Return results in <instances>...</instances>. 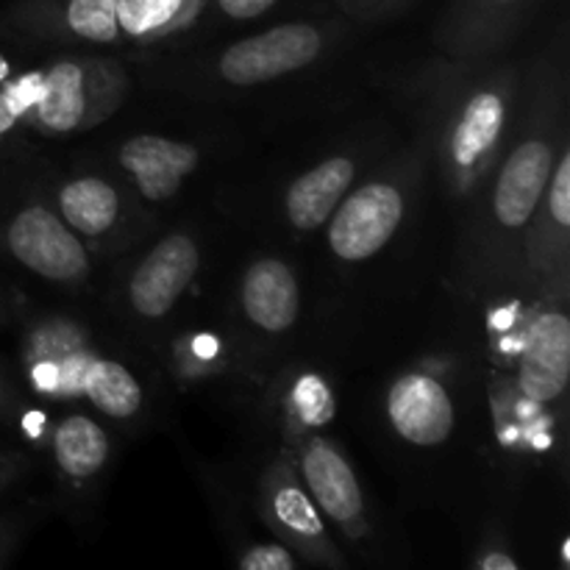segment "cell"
<instances>
[{
	"mask_svg": "<svg viewBox=\"0 0 570 570\" xmlns=\"http://www.w3.org/2000/svg\"><path fill=\"white\" fill-rule=\"evenodd\" d=\"M20 360L42 399L87 401L111 421H131L142 412L145 390L131 367L100 354L87 328L70 317H37L22 334Z\"/></svg>",
	"mask_w": 570,
	"mask_h": 570,
	"instance_id": "cell-1",
	"label": "cell"
},
{
	"mask_svg": "<svg viewBox=\"0 0 570 570\" xmlns=\"http://www.w3.org/2000/svg\"><path fill=\"white\" fill-rule=\"evenodd\" d=\"M443 100L438 104V161L445 184L456 198L476 193L495 170L510 134L515 106L512 67L454 65Z\"/></svg>",
	"mask_w": 570,
	"mask_h": 570,
	"instance_id": "cell-2",
	"label": "cell"
},
{
	"mask_svg": "<svg viewBox=\"0 0 570 570\" xmlns=\"http://www.w3.org/2000/svg\"><path fill=\"white\" fill-rule=\"evenodd\" d=\"M20 126L48 137L89 131L109 120L128 92V72L111 56H56L39 70L6 81Z\"/></svg>",
	"mask_w": 570,
	"mask_h": 570,
	"instance_id": "cell-3",
	"label": "cell"
},
{
	"mask_svg": "<svg viewBox=\"0 0 570 570\" xmlns=\"http://www.w3.org/2000/svg\"><path fill=\"white\" fill-rule=\"evenodd\" d=\"M551 126L554 122L543 111L538 122H532L529 131L518 137L495 170L482 223V259H490L493 265L501 262L507 265L523 250V239L554 170L557 150L566 139L554 137Z\"/></svg>",
	"mask_w": 570,
	"mask_h": 570,
	"instance_id": "cell-4",
	"label": "cell"
},
{
	"mask_svg": "<svg viewBox=\"0 0 570 570\" xmlns=\"http://www.w3.org/2000/svg\"><path fill=\"white\" fill-rule=\"evenodd\" d=\"M417 170V167H415ZM415 170L410 165L390 167L362 187L348 189L328 217V248L345 265L373 259L404 223L410 209Z\"/></svg>",
	"mask_w": 570,
	"mask_h": 570,
	"instance_id": "cell-5",
	"label": "cell"
},
{
	"mask_svg": "<svg viewBox=\"0 0 570 570\" xmlns=\"http://www.w3.org/2000/svg\"><path fill=\"white\" fill-rule=\"evenodd\" d=\"M256 507L278 540L287 543L301 560L323 568H345V557L328 534L326 515L301 482L289 451H282L262 471L256 484Z\"/></svg>",
	"mask_w": 570,
	"mask_h": 570,
	"instance_id": "cell-6",
	"label": "cell"
},
{
	"mask_svg": "<svg viewBox=\"0 0 570 570\" xmlns=\"http://www.w3.org/2000/svg\"><path fill=\"white\" fill-rule=\"evenodd\" d=\"M326 48L328 31L317 22H282L228 45L215 59V72L228 87H256L315 65Z\"/></svg>",
	"mask_w": 570,
	"mask_h": 570,
	"instance_id": "cell-7",
	"label": "cell"
},
{
	"mask_svg": "<svg viewBox=\"0 0 570 570\" xmlns=\"http://www.w3.org/2000/svg\"><path fill=\"white\" fill-rule=\"evenodd\" d=\"M6 248L17 265L50 284L81 287L89 278V248L56 209L45 204H26L6 223Z\"/></svg>",
	"mask_w": 570,
	"mask_h": 570,
	"instance_id": "cell-8",
	"label": "cell"
},
{
	"mask_svg": "<svg viewBox=\"0 0 570 570\" xmlns=\"http://www.w3.org/2000/svg\"><path fill=\"white\" fill-rule=\"evenodd\" d=\"M287 451L326 521H332L348 540H365L371 534L367 501L343 449L321 432L287 445Z\"/></svg>",
	"mask_w": 570,
	"mask_h": 570,
	"instance_id": "cell-9",
	"label": "cell"
},
{
	"mask_svg": "<svg viewBox=\"0 0 570 570\" xmlns=\"http://www.w3.org/2000/svg\"><path fill=\"white\" fill-rule=\"evenodd\" d=\"M200 267L198 239L189 232H170L139 256L126 278V306L139 321H165Z\"/></svg>",
	"mask_w": 570,
	"mask_h": 570,
	"instance_id": "cell-10",
	"label": "cell"
},
{
	"mask_svg": "<svg viewBox=\"0 0 570 570\" xmlns=\"http://www.w3.org/2000/svg\"><path fill=\"white\" fill-rule=\"evenodd\" d=\"M546 301L529 321L518 360L515 387L523 399L551 406L566 395L570 376L568 293H543Z\"/></svg>",
	"mask_w": 570,
	"mask_h": 570,
	"instance_id": "cell-11",
	"label": "cell"
},
{
	"mask_svg": "<svg viewBox=\"0 0 570 570\" xmlns=\"http://www.w3.org/2000/svg\"><path fill=\"white\" fill-rule=\"evenodd\" d=\"M570 243V148L562 139L546 193L523 239L527 273L540 282L543 293H568Z\"/></svg>",
	"mask_w": 570,
	"mask_h": 570,
	"instance_id": "cell-12",
	"label": "cell"
},
{
	"mask_svg": "<svg viewBox=\"0 0 570 570\" xmlns=\"http://www.w3.org/2000/svg\"><path fill=\"white\" fill-rule=\"evenodd\" d=\"M387 421L404 443L438 449L456 429V406L434 373L406 371L387 390Z\"/></svg>",
	"mask_w": 570,
	"mask_h": 570,
	"instance_id": "cell-13",
	"label": "cell"
},
{
	"mask_svg": "<svg viewBox=\"0 0 570 570\" xmlns=\"http://www.w3.org/2000/svg\"><path fill=\"white\" fill-rule=\"evenodd\" d=\"M198 145L161 134H137L117 145V165L131 181L134 193L148 204H165L176 198L184 178L198 167Z\"/></svg>",
	"mask_w": 570,
	"mask_h": 570,
	"instance_id": "cell-14",
	"label": "cell"
},
{
	"mask_svg": "<svg viewBox=\"0 0 570 570\" xmlns=\"http://www.w3.org/2000/svg\"><path fill=\"white\" fill-rule=\"evenodd\" d=\"M11 20L39 39L76 45H120L117 0H22Z\"/></svg>",
	"mask_w": 570,
	"mask_h": 570,
	"instance_id": "cell-15",
	"label": "cell"
},
{
	"mask_svg": "<svg viewBox=\"0 0 570 570\" xmlns=\"http://www.w3.org/2000/svg\"><path fill=\"white\" fill-rule=\"evenodd\" d=\"M532 0H456L440 28V45L454 65L488 61L523 20Z\"/></svg>",
	"mask_w": 570,
	"mask_h": 570,
	"instance_id": "cell-16",
	"label": "cell"
},
{
	"mask_svg": "<svg viewBox=\"0 0 570 570\" xmlns=\"http://www.w3.org/2000/svg\"><path fill=\"white\" fill-rule=\"evenodd\" d=\"M56 215L67 223L72 234L81 237L83 245H104L115 237L128 220L126 193L111 178L81 173L65 178L53 193Z\"/></svg>",
	"mask_w": 570,
	"mask_h": 570,
	"instance_id": "cell-17",
	"label": "cell"
},
{
	"mask_svg": "<svg viewBox=\"0 0 570 570\" xmlns=\"http://www.w3.org/2000/svg\"><path fill=\"white\" fill-rule=\"evenodd\" d=\"M239 309L245 321L267 337L293 332L301 315V287L293 267L278 256L250 262L239 282Z\"/></svg>",
	"mask_w": 570,
	"mask_h": 570,
	"instance_id": "cell-18",
	"label": "cell"
},
{
	"mask_svg": "<svg viewBox=\"0 0 570 570\" xmlns=\"http://www.w3.org/2000/svg\"><path fill=\"white\" fill-rule=\"evenodd\" d=\"M356 173H360V165L348 154H334L301 173L282 200L284 220L289 223V228L298 234H312L326 226L340 200L348 195Z\"/></svg>",
	"mask_w": 570,
	"mask_h": 570,
	"instance_id": "cell-19",
	"label": "cell"
},
{
	"mask_svg": "<svg viewBox=\"0 0 570 570\" xmlns=\"http://www.w3.org/2000/svg\"><path fill=\"white\" fill-rule=\"evenodd\" d=\"M50 454L61 479L76 488L92 482L111 456L109 432L87 412H67L50 434Z\"/></svg>",
	"mask_w": 570,
	"mask_h": 570,
	"instance_id": "cell-20",
	"label": "cell"
},
{
	"mask_svg": "<svg viewBox=\"0 0 570 570\" xmlns=\"http://www.w3.org/2000/svg\"><path fill=\"white\" fill-rule=\"evenodd\" d=\"M337 415V401H334L332 384L317 371H295L278 390V417H282V432L287 445L321 434L332 426Z\"/></svg>",
	"mask_w": 570,
	"mask_h": 570,
	"instance_id": "cell-21",
	"label": "cell"
},
{
	"mask_svg": "<svg viewBox=\"0 0 570 570\" xmlns=\"http://www.w3.org/2000/svg\"><path fill=\"white\" fill-rule=\"evenodd\" d=\"M209 0H117V28L122 42H159L187 31Z\"/></svg>",
	"mask_w": 570,
	"mask_h": 570,
	"instance_id": "cell-22",
	"label": "cell"
},
{
	"mask_svg": "<svg viewBox=\"0 0 570 570\" xmlns=\"http://www.w3.org/2000/svg\"><path fill=\"white\" fill-rule=\"evenodd\" d=\"M301 557L287 543H250L237 557V568L243 570H295L301 568Z\"/></svg>",
	"mask_w": 570,
	"mask_h": 570,
	"instance_id": "cell-23",
	"label": "cell"
},
{
	"mask_svg": "<svg viewBox=\"0 0 570 570\" xmlns=\"http://www.w3.org/2000/svg\"><path fill=\"white\" fill-rule=\"evenodd\" d=\"M217 14L226 20H256V17L267 14L278 0H212Z\"/></svg>",
	"mask_w": 570,
	"mask_h": 570,
	"instance_id": "cell-24",
	"label": "cell"
},
{
	"mask_svg": "<svg viewBox=\"0 0 570 570\" xmlns=\"http://www.w3.org/2000/svg\"><path fill=\"white\" fill-rule=\"evenodd\" d=\"M187 345H189V348H181L187 365L204 367V371H212V367H217V356H220L217 340L206 337V334H195V337L187 340Z\"/></svg>",
	"mask_w": 570,
	"mask_h": 570,
	"instance_id": "cell-25",
	"label": "cell"
},
{
	"mask_svg": "<svg viewBox=\"0 0 570 570\" xmlns=\"http://www.w3.org/2000/svg\"><path fill=\"white\" fill-rule=\"evenodd\" d=\"M406 0H340L345 11L356 20H379V17H390L404 6Z\"/></svg>",
	"mask_w": 570,
	"mask_h": 570,
	"instance_id": "cell-26",
	"label": "cell"
},
{
	"mask_svg": "<svg viewBox=\"0 0 570 570\" xmlns=\"http://www.w3.org/2000/svg\"><path fill=\"white\" fill-rule=\"evenodd\" d=\"M473 568L476 570H518L521 562L507 551V546H484L482 551L473 560Z\"/></svg>",
	"mask_w": 570,
	"mask_h": 570,
	"instance_id": "cell-27",
	"label": "cell"
},
{
	"mask_svg": "<svg viewBox=\"0 0 570 570\" xmlns=\"http://www.w3.org/2000/svg\"><path fill=\"white\" fill-rule=\"evenodd\" d=\"M17 126H20V120H17L14 106H11L9 92H6V83H3V87H0V137L9 131H14Z\"/></svg>",
	"mask_w": 570,
	"mask_h": 570,
	"instance_id": "cell-28",
	"label": "cell"
},
{
	"mask_svg": "<svg viewBox=\"0 0 570 570\" xmlns=\"http://www.w3.org/2000/svg\"><path fill=\"white\" fill-rule=\"evenodd\" d=\"M20 471V456H0V490L11 482Z\"/></svg>",
	"mask_w": 570,
	"mask_h": 570,
	"instance_id": "cell-29",
	"label": "cell"
},
{
	"mask_svg": "<svg viewBox=\"0 0 570 570\" xmlns=\"http://www.w3.org/2000/svg\"><path fill=\"white\" fill-rule=\"evenodd\" d=\"M14 551V529L0 523V566L9 560V554Z\"/></svg>",
	"mask_w": 570,
	"mask_h": 570,
	"instance_id": "cell-30",
	"label": "cell"
},
{
	"mask_svg": "<svg viewBox=\"0 0 570 570\" xmlns=\"http://www.w3.org/2000/svg\"><path fill=\"white\" fill-rule=\"evenodd\" d=\"M9 78H11V65H9V59H6V53H0V87H3Z\"/></svg>",
	"mask_w": 570,
	"mask_h": 570,
	"instance_id": "cell-31",
	"label": "cell"
},
{
	"mask_svg": "<svg viewBox=\"0 0 570 570\" xmlns=\"http://www.w3.org/2000/svg\"><path fill=\"white\" fill-rule=\"evenodd\" d=\"M3 399H6V390H3V382H0V404H3Z\"/></svg>",
	"mask_w": 570,
	"mask_h": 570,
	"instance_id": "cell-32",
	"label": "cell"
}]
</instances>
